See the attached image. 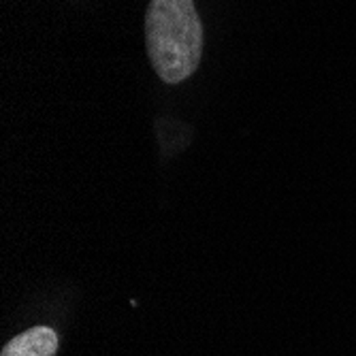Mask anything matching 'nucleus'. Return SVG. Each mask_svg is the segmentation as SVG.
I'll return each instance as SVG.
<instances>
[{
	"label": "nucleus",
	"mask_w": 356,
	"mask_h": 356,
	"mask_svg": "<svg viewBox=\"0 0 356 356\" xmlns=\"http://www.w3.org/2000/svg\"><path fill=\"white\" fill-rule=\"evenodd\" d=\"M58 335L49 327H32L15 335L3 348L0 356H56Z\"/></svg>",
	"instance_id": "f03ea898"
},
{
	"label": "nucleus",
	"mask_w": 356,
	"mask_h": 356,
	"mask_svg": "<svg viewBox=\"0 0 356 356\" xmlns=\"http://www.w3.org/2000/svg\"><path fill=\"white\" fill-rule=\"evenodd\" d=\"M145 45L165 83H179L199 69L203 26L194 0H152L145 13Z\"/></svg>",
	"instance_id": "f257e3e1"
}]
</instances>
